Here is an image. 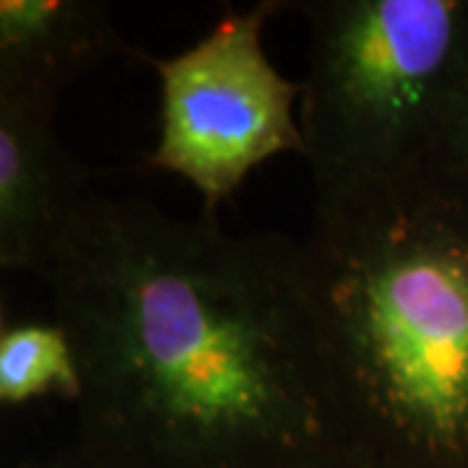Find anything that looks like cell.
Returning a JSON list of instances; mask_svg holds the SVG:
<instances>
[{
	"label": "cell",
	"mask_w": 468,
	"mask_h": 468,
	"mask_svg": "<svg viewBox=\"0 0 468 468\" xmlns=\"http://www.w3.org/2000/svg\"><path fill=\"white\" fill-rule=\"evenodd\" d=\"M437 162L455 169L458 175H463L468 180V79L463 84L461 97H458V104H455L451 128H448V135H445V144H442Z\"/></svg>",
	"instance_id": "ba28073f"
},
{
	"label": "cell",
	"mask_w": 468,
	"mask_h": 468,
	"mask_svg": "<svg viewBox=\"0 0 468 468\" xmlns=\"http://www.w3.org/2000/svg\"><path fill=\"white\" fill-rule=\"evenodd\" d=\"M39 399L79 403L81 369L66 328L58 320H3L0 403L18 409Z\"/></svg>",
	"instance_id": "52a82bcc"
},
{
	"label": "cell",
	"mask_w": 468,
	"mask_h": 468,
	"mask_svg": "<svg viewBox=\"0 0 468 468\" xmlns=\"http://www.w3.org/2000/svg\"><path fill=\"white\" fill-rule=\"evenodd\" d=\"M58 101L0 91V266L39 279L89 203L55 133Z\"/></svg>",
	"instance_id": "5b68a950"
},
{
	"label": "cell",
	"mask_w": 468,
	"mask_h": 468,
	"mask_svg": "<svg viewBox=\"0 0 468 468\" xmlns=\"http://www.w3.org/2000/svg\"><path fill=\"white\" fill-rule=\"evenodd\" d=\"M300 468H385V466L383 463H378V461H372V458H367V455H359V452L344 448V451L331 452V455H325V458L313 461V463H307V466H300Z\"/></svg>",
	"instance_id": "9c48e42d"
},
{
	"label": "cell",
	"mask_w": 468,
	"mask_h": 468,
	"mask_svg": "<svg viewBox=\"0 0 468 468\" xmlns=\"http://www.w3.org/2000/svg\"><path fill=\"white\" fill-rule=\"evenodd\" d=\"M42 282L86 468H300L346 448L302 242L89 198Z\"/></svg>",
	"instance_id": "6da1fadb"
},
{
	"label": "cell",
	"mask_w": 468,
	"mask_h": 468,
	"mask_svg": "<svg viewBox=\"0 0 468 468\" xmlns=\"http://www.w3.org/2000/svg\"><path fill=\"white\" fill-rule=\"evenodd\" d=\"M14 468H86L81 463V458L73 451L58 452V455H50V458H24L18 461Z\"/></svg>",
	"instance_id": "30bf717a"
},
{
	"label": "cell",
	"mask_w": 468,
	"mask_h": 468,
	"mask_svg": "<svg viewBox=\"0 0 468 468\" xmlns=\"http://www.w3.org/2000/svg\"><path fill=\"white\" fill-rule=\"evenodd\" d=\"M286 3L232 11L198 45L172 58L135 52L159 76V144L149 165L183 177L214 214L252 169L294 151L304 135L294 117L302 84L271 66L263 27Z\"/></svg>",
	"instance_id": "277c9868"
},
{
	"label": "cell",
	"mask_w": 468,
	"mask_h": 468,
	"mask_svg": "<svg viewBox=\"0 0 468 468\" xmlns=\"http://www.w3.org/2000/svg\"><path fill=\"white\" fill-rule=\"evenodd\" d=\"M304 159L315 198L440 159L468 79V0H307Z\"/></svg>",
	"instance_id": "3957f363"
},
{
	"label": "cell",
	"mask_w": 468,
	"mask_h": 468,
	"mask_svg": "<svg viewBox=\"0 0 468 468\" xmlns=\"http://www.w3.org/2000/svg\"><path fill=\"white\" fill-rule=\"evenodd\" d=\"M117 50L133 52L120 42L107 3H0V91L58 101L76 76Z\"/></svg>",
	"instance_id": "8992f818"
},
{
	"label": "cell",
	"mask_w": 468,
	"mask_h": 468,
	"mask_svg": "<svg viewBox=\"0 0 468 468\" xmlns=\"http://www.w3.org/2000/svg\"><path fill=\"white\" fill-rule=\"evenodd\" d=\"M346 448L468 468V180L442 162L315 198L302 242Z\"/></svg>",
	"instance_id": "7a4b0ae2"
}]
</instances>
